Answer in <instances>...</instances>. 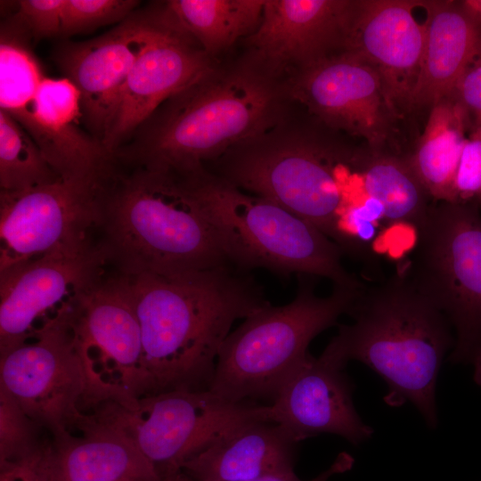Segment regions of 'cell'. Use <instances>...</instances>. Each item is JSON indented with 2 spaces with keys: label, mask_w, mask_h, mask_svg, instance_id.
Masks as SVG:
<instances>
[{
  "label": "cell",
  "mask_w": 481,
  "mask_h": 481,
  "mask_svg": "<svg viewBox=\"0 0 481 481\" xmlns=\"http://www.w3.org/2000/svg\"><path fill=\"white\" fill-rule=\"evenodd\" d=\"M106 263L97 245L53 252L0 272V355L70 320Z\"/></svg>",
  "instance_id": "obj_13"
},
{
  "label": "cell",
  "mask_w": 481,
  "mask_h": 481,
  "mask_svg": "<svg viewBox=\"0 0 481 481\" xmlns=\"http://www.w3.org/2000/svg\"><path fill=\"white\" fill-rule=\"evenodd\" d=\"M294 95L326 124L384 151L399 118L377 71L349 51L303 68Z\"/></svg>",
  "instance_id": "obj_15"
},
{
  "label": "cell",
  "mask_w": 481,
  "mask_h": 481,
  "mask_svg": "<svg viewBox=\"0 0 481 481\" xmlns=\"http://www.w3.org/2000/svg\"><path fill=\"white\" fill-rule=\"evenodd\" d=\"M353 156L308 141L267 145L239 152L220 177L275 202L332 240L352 181L344 161Z\"/></svg>",
  "instance_id": "obj_11"
},
{
  "label": "cell",
  "mask_w": 481,
  "mask_h": 481,
  "mask_svg": "<svg viewBox=\"0 0 481 481\" xmlns=\"http://www.w3.org/2000/svg\"><path fill=\"white\" fill-rule=\"evenodd\" d=\"M60 178L30 135L0 110V191L20 192Z\"/></svg>",
  "instance_id": "obj_27"
},
{
  "label": "cell",
  "mask_w": 481,
  "mask_h": 481,
  "mask_svg": "<svg viewBox=\"0 0 481 481\" xmlns=\"http://www.w3.org/2000/svg\"><path fill=\"white\" fill-rule=\"evenodd\" d=\"M454 94L468 110L472 123H481V55L467 69Z\"/></svg>",
  "instance_id": "obj_34"
},
{
  "label": "cell",
  "mask_w": 481,
  "mask_h": 481,
  "mask_svg": "<svg viewBox=\"0 0 481 481\" xmlns=\"http://www.w3.org/2000/svg\"><path fill=\"white\" fill-rule=\"evenodd\" d=\"M349 188L332 240L344 254L370 263L377 254V240L388 224L381 205L364 192L358 174Z\"/></svg>",
  "instance_id": "obj_28"
},
{
  "label": "cell",
  "mask_w": 481,
  "mask_h": 481,
  "mask_svg": "<svg viewBox=\"0 0 481 481\" xmlns=\"http://www.w3.org/2000/svg\"><path fill=\"white\" fill-rule=\"evenodd\" d=\"M180 177L216 228L234 267L322 276L334 286L364 288L343 265L341 249L308 221L204 169Z\"/></svg>",
  "instance_id": "obj_5"
},
{
  "label": "cell",
  "mask_w": 481,
  "mask_h": 481,
  "mask_svg": "<svg viewBox=\"0 0 481 481\" xmlns=\"http://www.w3.org/2000/svg\"><path fill=\"white\" fill-rule=\"evenodd\" d=\"M72 318L0 355V385L53 439L74 433L86 414L88 386Z\"/></svg>",
  "instance_id": "obj_14"
},
{
  "label": "cell",
  "mask_w": 481,
  "mask_h": 481,
  "mask_svg": "<svg viewBox=\"0 0 481 481\" xmlns=\"http://www.w3.org/2000/svg\"><path fill=\"white\" fill-rule=\"evenodd\" d=\"M177 477V476H175V477H171V478H169V479H167V480H166V481H177V477Z\"/></svg>",
  "instance_id": "obj_37"
},
{
  "label": "cell",
  "mask_w": 481,
  "mask_h": 481,
  "mask_svg": "<svg viewBox=\"0 0 481 481\" xmlns=\"http://www.w3.org/2000/svg\"><path fill=\"white\" fill-rule=\"evenodd\" d=\"M471 118L455 94L436 102L409 161L431 199L455 201V178Z\"/></svg>",
  "instance_id": "obj_24"
},
{
  "label": "cell",
  "mask_w": 481,
  "mask_h": 481,
  "mask_svg": "<svg viewBox=\"0 0 481 481\" xmlns=\"http://www.w3.org/2000/svg\"><path fill=\"white\" fill-rule=\"evenodd\" d=\"M138 4L135 0H65L61 35L68 37L122 22Z\"/></svg>",
  "instance_id": "obj_30"
},
{
  "label": "cell",
  "mask_w": 481,
  "mask_h": 481,
  "mask_svg": "<svg viewBox=\"0 0 481 481\" xmlns=\"http://www.w3.org/2000/svg\"><path fill=\"white\" fill-rule=\"evenodd\" d=\"M276 97L266 82L213 70L164 102L113 159L134 167L184 176L205 160L262 135L275 120Z\"/></svg>",
  "instance_id": "obj_4"
},
{
  "label": "cell",
  "mask_w": 481,
  "mask_h": 481,
  "mask_svg": "<svg viewBox=\"0 0 481 481\" xmlns=\"http://www.w3.org/2000/svg\"><path fill=\"white\" fill-rule=\"evenodd\" d=\"M298 444L267 415L228 428L188 458L179 474L192 481H249L294 471Z\"/></svg>",
  "instance_id": "obj_21"
},
{
  "label": "cell",
  "mask_w": 481,
  "mask_h": 481,
  "mask_svg": "<svg viewBox=\"0 0 481 481\" xmlns=\"http://www.w3.org/2000/svg\"><path fill=\"white\" fill-rule=\"evenodd\" d=\"M352 166L364 192L382 207L389 225H404L416 233L431 207V199L408 156L369 150L354 155Z\"/></svg>",
  "instance_id": "obj_25"
},
{
  "label": "cell",
  "mask_w": 481,
  "mask_h": 481,
  "mask_svg": "<svg viewBox=\"0 0 481 481\" xmlns=\"http://www.w3.org/2000/svg\"><path fill=\"white\" fill-rule=\"evenodd\" d=\"M157 13V27L129 72L102 143L111 159L164 102L212 71L195 42Z\"/></svg>",
  "instance_id": "obj_17"
},
{
  "label": "cell",
  "mask_w": 481,
  "mask_h": 481,
  "mask_svg": "<svg viewBox=\"0 0 481 481\" xmlns=\"http://www.w3.org/2000/svg\"><path fill=\"white\" fill-rule=\"evenodd\" d=\"M322 355L345 367L356 360L387 384L384 402L411 403L430 428L438 424V373L455 338L444 314L404 272L363 289Z\"/></svg>",
  "instance_id": "obj_2"
},
{
  "label": "cell",
  "mask_w": 481,
  "mask_h": 481,
  "mask_svg": "<svg viewBox=\"0 0 481 481\" xmlns=\"http://www.w3.org/2000/svg\"><path fill=\"white\" fill-rule=\"evenodd\" d=\"M419 0H360L345 51L379 74L399 118L413 110L425 42L413 9Z\"/></svg>",
  "instance_id": "obj_18"
},
{
  "label": "cell",
  "mask_w": 481,
  "mask_h": 481,
  "mask_svg": "<svg viewBox=\"0 0 481 481\" xmlns=\"http://www.w3.org/2000/svg\"><path fill=\"white\" fill-rule=\"evenodd\" d=\"M133 481H147V480H133Z\"/></svg>",
  "instance_id": "obj_38"
},
{
  "label": "cell",
  "mask_w": 481,
  "mask_h": 481,
  "mask_svg": "<svg viewBox=\"0 0 481 481\" xmlns=\"http://www.w3.org/2000/svg\"><path fill=\"white\" fill-rule=\"evenodd\" d=\"M458 2L467 16L481 27V0H461Z\"/></svg>",
  "instance_id": "obj_36"
},
{
  "label": "cell",
  "mask_w": 481,
  "mask_h": 481,
  "mask_svg": "<svg viewBox=\"0 0 481 481\" xmlns=\"http://www.w3.org/2000/svg\"><path fill=\"white\" fill-rule=\"evenodd\" d=\"M358 1L265 0L262 18L249 42L275 66H310L336 47L345 51Z\"/></svg>",
  "instance_id": "obj_20"
},
{
  "label": "cell",
  "mask_w": 481,
  "mask_h": 481,
  "mask_svg": "<svg viewBox=\"0 0 481 481\" xmlns=\"http://www.w3.org/2000/svg\"><path fill=\"white\" fill-rule=\"evenodd\" d=\"M345 369L322 355H309L268 404V419L297 443L323 433L354 445L367 441L373 429L355 408V386Z\"/></svg>",
  "instance_id": "obj_19"
},
{
  "label": "cell",
  "mask_w": 481,
  "mask_h": 481,
  "mask_svg": "<svg viewBox=\"0 0 481 481\" xmlns=\"http://www.w3.org/2000/svg\"><path fill=\"white\" fill-rule=\"evenodd\" d=\"M127 277L148 395L208 390L233 322L270 304L253 277L232 265L171 277Z\"/></svg>",
  "instance_id": "obj_1"
},
{
  "label": "cell",
  "mask_w": 481,
  "mask_h": 481,
  "mask_svg": "<svg viewBox=\"0 0 481 481\" xmlns=\"http://www.w3.org/2000/svg\"><path fill=\"white\" fill-rule=\"evenodd\" d=\"M265 0H171L159 12L172 28L192 38L208 56L260 23Z\"/></svg>",
  "instance_id": "obj_26"
},
{
  "label": "cell",
  "mask_w": 481,
  "mask_h": 481,
  "mask_svg": "<svg viewBox=\"0 0 481 481\" xmlns=\"http://www.w3.org/2000/svg\"><path fill=\"white\" fill-rule=\"evenodd\" d=\"M99 228V249L123 275L171 277L232 265L200 204L170 173L110 170Z\"/></svg>",
  "instance_id": "obj_3"
},
{
  "label": "cell",
  "mask_w": 481,
  "mask_h": 481,
  "mask_svg": "<svg viewBox=\"0 0 481 481\" xmlns=\"http://www.w3.org/2000/svg\"><path fill=\"white\" fill-rule=\"evenodd\" d=\"M404 272L455 333L447 360L473 367L481 386V213L470 204L431 205Z\"/></svg>",
  "instance_id": "obj_7"
},
{
  "label": "cell",
  "mask_w": 481,
  "mask_h": 481,
  "mask_svg": "<svg viewBox=\"0 0 481 481\" xmlns=\"http://www.w3.org/2000/svg\"><path fill=\"white\" fill-rule=\"evenodd\" d=\"M71 327L87 379L86 408L104 402L129 407L148 395L141 328L127 276L96 281L82 295Z\"/></svg>",
  "instance_id": "obj_10"
},
{
  "label": "cell",
  "mask_w": 481,
  "mask_h": 481,
  "mask_svg": "<svg viewBox=\"0 0 481 481\" xmlns=\"http://www.w3.org/2000/svg\"><path fill=\"white\" fill-rule=\"evenodd\" d=\"M42 429L0 385V464L18 460L37 449L45 441L41 437Z\"/></svg>",
  "instance_id": "obj_29"
},
{
  "label": "cell",
  "mask_w": 481,
  "mask_h": 481,
  "mask_svg": "<svg viewBox=\"0 0 481 481\" xmlns=\"http://www.w3.org/2000/svg\"><path fill=\"white\" fill-rule=\"evenodd\" d=\"M107 175L0 191V272L53 252L92 247L89 234L99 228Z\"/></svg>",
  "instance_id": "obj_12"
},
{
  "label": "cell",
  "mask_w": 481,
  "mask_h": 481,
  "mask_svg": "<svg viewBox=\"0 0 481 481\" xmlns=\"http://www.w3.org/2000/svg\"><path fill=\"white\" fill-rule=\"evenodd\" d=\"M52 441L45 440L30 453L0 464V481H50Z\"/></svg>",
  "instance_id": "obj_33"
},
{
  "label": "cell",
  "mask_w": 481,
  "mask_h": 481,
  "mask_svg": "<svg viewBox=\"0 0 481 481\" xmlns=\"http://www.w3.org/2000/svg\"><path fill=\"white\" fill-rule=\"evenodd\" d=\"M76 431L52 439L50 481H161L134 444L86 412Z\"/></svg>",
  "instance_id": "obj_23"
},
{
  "label": "cell",
  "mask_w": 481,
  "mask_h": 481,
  "mask_svg": "<svg viewBox=\"0 0 481 481\" xmlns=\"http://www.w3.org/2000/svg\"><path fill=\"white\" fill-rule=\"evenodd\" d=\"M157 24V13H132L100 37L67 42L54 52L79 93L82 120L102 146L129 72Z\"/></svg>",
  "instance_id": "obj_16"
},
{
  "label": "cell",
  "mask_w": 481,
  "mask_h": 481,
  "mask_svg": "<svg viewBox=\"0 0 481 481\" xmlns=\"http://www.w3.org/2000/svg\"><path fill=\"white\" fill-rule=\"evenodd\" d=\"M306 275L286 305L271 304L244 319L218 352L210 391L233 403L273 402L288 379L309 356L310 342L349 314L361 292L334 286L318 297Z\"/></svg>",
  "instance_id": "obj_6"
},
{
  "label": "cell",
  "mask_w": 481,
  "mask_h": 481,
  "mask_svg": "<svg viewBox=\"0 0 481 481\" xmlns=\"http://www.w3.org/2000/svg\"><path fill=\"white\" fill-rule=\"evenodd\" d=\"M353 464L354 458L349 453L343 452L338 455L336 460L327 469L310 480H302L294 473V471H289L271 474L249 481H328L331 477L351 469ZM176 477L177 481H192L179 473Z\"/></svg>",
  "instance_id": "obj_35"
},
{
  "label": "cell",
  "mask_w": 481,
  "mask_h": 481,
  "mask_svg": "<svg viewBox=\"0 0 481 481\" xmlns=\"http://www.w3.org/2000/svg\"><path fill=\"white\" fill-rule=\"evenodd\" d=\"M88 415L126 438L166 481L228 428L268 415V404L233 403L210 390H174L143 396L129 407L104 402Z\"/></svg>",
  "instance_id": "obj_9"
},
{
  "label": "cell",
  "mask_w": 481,
  "mask_h": 481,
  "mask_svg": "<svg viewBox=\"0 0 481 481\" xmlns=\"http://www.w3.org/2000/svg\"><path fill=\"white\" fill-rule=\"evenodd\" d=\"M425 10L424 51L412 106L431 108L454 94L469 65L481 55V27L458 1L419 0Z\"/></svg>",
  "instance_id": "obj_22"
},
{
  "label": "cell",
  "mask_w": 481,
  "mask_h": 481,
  "mask_svg": "<svg viewBox=\"0 0 481 481\" xmlns=\"http://www.w3.org/2000/svg\"><path fill=\"white\" fill-rule=\"evenodd\" d=\"M455 201L481 210V123H472L460 159L454 185Z\"/></svg>",
  "instance_id": "obj_31"
},
{
  "label": "cell",
  "mask_w": 481,
  "mask_h": 481,
  "mask_svg": "<svg viewBox=\"0 0 481 481\" xmlns=\"http://www.w3.org/2000/svg\"><path fill=\"white\" fill-rule=\"evenodd\" d=\"M0 107L35 141L65 179L106 175L113 160L100 143L82 132L79 93L66 77L43 74L29 43L0 41Z\"/></svg>",
  "instance_id": "obj_8"
},
{
  "label": "cell",
  "mask_w": 481,
  "mask_h": 481,
  "mask_svg": "<svg viewBox=\"0 0 481 481\" xmlns=\"http://www.w3.org/2000/svg\"><path fill=\"white\" fill-rule=\"evenodd\" d=\"M65 0H22L15 17L32 39L61 34Z\"/></svg>",
  "instance_id": "obj_32"
}]
</instances>
